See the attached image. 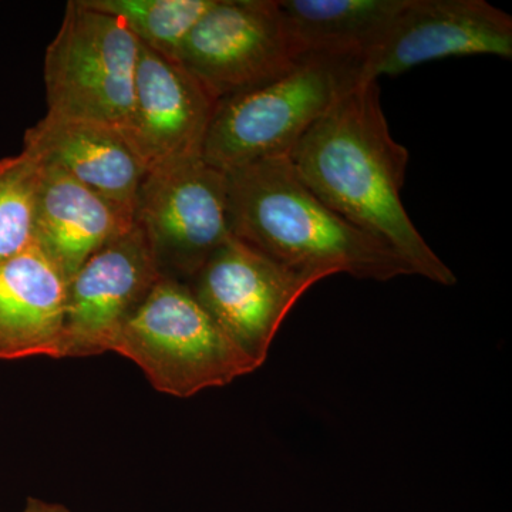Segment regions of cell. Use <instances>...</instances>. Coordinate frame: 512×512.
I'll return each mask as SVG.
<instances>
[{"mask_svg": "<svg viewBox=\"0 0 512 512\" xmlns=\"http://www.w3.org/2000/svg\"><path fill=\"white\" fill-rule=\"evenodd\" d=\"M67 278L37 245L0 262V360L56 359Z\"/></svg>", "mask_w": 512, "mask_h": 512, "instance_id": "4fadbf2b", "label": "cell"}, {"mask_svg": "<svg viewBox=\"0 0 512 512\" xmlns=\"http://www.w3.org/2000/svg\"><path fill=\"white\" fill-rule=\"evenodd\" d=\"M23 151L53 165L134 218L146 165L113 124L47 113L25 133Z\"/></svg>", "mask_w": 512, "mask_h": 512, "instance_id": "7c38bea8", "label": "cell"}, {"mask_svg": "<svg viewBox=\"0 0 512 512\" xmlns=\"http://www.w3.org/2000/svg\"><path fill=\"white\" fill-rule=\"evenodd\" d=\"M138 59L140 42L123 20L72 0L47 47V113L123 126Z\"/></svg>", "mask_w": 512, "mask_h": 512, "instance_id": "5b68a950", "label": "cell"}, {"mask_svg": "<svg viewBox=\"0 0 512 512\" xmlns=\"http://www.w3.org/2000/svg\"><path fill=\"white\" fill-rule=\"evenodd\" d=\"M40 164L26 151L0 160V262L35 245Z\"/></svg>", "mask_w": 512, "mask_h": 512, "instance_id": "e0dca14e", "label": "cell"}, {"mask_svg": "<svg viewBox=\"0 0 512 512\" xmlns=\"http://www.w3.org/2000/svg\"><path fill=\"white\" fill-rule=\"evenodd\" d=\"M363 60L303 56L284 76L218 101L202 158L222 173L291 156L336 101L363 79Z\"/></svg>", "mask_w": 512, "mask_h": 512, "instance_id": "3957f363", "label": "cell"}, {"mask_svg": "<svg viewBox=\"0 0 512 512\" xmlns=\"http://www.w3.org/2000/svg\"><path fill=\"white\" fill-rule=\"evenodd\" d=\"M512 59V18L485 0H410L393 28L363 64L379 82L420 64L454 56Z\"/></svg>", "mask_w": 512, "mask_h": 512, "instance_id": "30bf717a", "label": "cell"}, {"mask_svg": "<svg viewBox=\"0 0 512 512\" xmlns=\"http://www.w3.org/2000/svg\"><path fill=\"white\" fill-rule=\"evenodd\" d=\"M301 59L278 0H214L177 56L217 103L284 76Z\"/></svg>", "mask_w": 512, "mask_h": 512, "instance_id": "ba28073f", "label": "cell"}, {"mask_svg": "<svg viewBox=\"0 0 512 512\" xmlns=\"http://www.w3.org/2000/svg\"><path fill=\"white\" fill-rule=\"evenodd\" d=\"M299 178L340 217L372 235L436 284L457 278L421 237L402 201L409 150L394 140L379 82L363 77L288 157Z\"/></svg>", "mask_w": 512, "mask_h": 512, "instance_id": "6da1fadb", "label": "cell"}, {"mask_svg": "<svg viewBox=\"0 0 512 512\" xmlns=\"http://www.w3.org/2000/svg\"><path fill=\"white\" fill-rule=\"evenodd\" d=\"M39 164L35 244L69 281L94 252L133 227L134 218L60 168Z\"/></svg>", "mask_w": 512, "mask_h": 512, "instance_id": "5bb4252c", "label": "cell"}, {"mask_svg": "<svg viewBox=\"0 0 512 512\" xmlns=\"http://www.w3.org/2000/svg\"><path fill=\"white\" fill-rule=\"evenodd\" d=\"M320 276L279 264L231 235L190 288L222 332L259 369L296 302Z\"/></svg>", "mask_w": 512, "mask_h": 512, "instance_id": "52a82bcc", "label": "cell"}, {"mask_svg": "<svg viewBox=\"0 0 512 512\" xmlns=\"http://www.w3.org/2000/svg\"><path fill=\"white\" fill-rule=\"evenodd\" d=\"M225 174L231 234L279 264L322 279L348 274L386 282L414 275L392 248L320 200L288 157L258 161Z\"/></svg>", "mask_w": 512, "mask_h": 512, "instance_id": "7a4b0ae2", "label": "cell"}, {"mask_svg": "<svg viewBox=\"0 0 512 512\" xmlns=\"http://www.w3.org/2000/svg\"><path fill=\"white\" fill-rule=\"evenodd\" d=\"M134 222L161 275L190 284L232 235L227 174L202 157L151 168L138 188Z\"/></svg>", "mask_w": 512, "mask_h": 512, "instance_id": "8992f818", "label": "cell"}, {"mask_svg": "<svg viewBox=\"0 0 512 512\" xmlns=\"http://www.w3.org/2000/svg\"><path fill=\"white\" fill-rule=\"evenodd\" d=\"M163 278L144 232L133 227L107 242L67 281L56 359L109 352L121 326Z\"/></svg>", "mask_w": 512, "mask_h": 512, "instance_id": "9c48e42d", "label": "cell"}, {"mask_svg": "<svg viewBox=\"0 0 512 512\" xmlns=\"http://www.w3.org/2000/svg\"><path fill=\"white\" fill-rule=\"evenodd\" d=\"M90 8L117 16L138 42L177 62L194 26L214 0H83Z\"/></svg>", "mask_w": 512, "mask_h": 512, "instance_id": "2e32d148", "label": "cell"}, {"mask_svg": "<svg viewBox=\"0 0 512 512\" xmlns=\"http://www.w3.org/2000/svg\"><path fill=\"white\" fill-rule=\"evenodd\" d=\"M109 352L136 363L157 392L181 399L258 370L205 311L190 285L167 276L121 326Z\"/></svg>", "mask_w": 512, "mask_h": 512, "instance_id": "277c9868", "label": "cell"}, {"mask_svg": "<svg viewBox=\"0 0 512 512\" xmlns=\"http://www.w3.org/2000/svg\"><path fill=\"white\" fill-rule=\"evenodd\" d=\"M217 104L180 63L140 42L133 106L119 128L148 171L202 157Z\"/></svg>", "mask_w": 512, "mask_h": 512, "instance_id": "8fae6325", "label": "cell"}, {"mask_svg": "<svg viewBox=\"0 0 512 512\" xmlns=\"http://www.w3.org/2000/svg\"><path fill=\"white\" fill-rule=\"evenodd\" d=\"M2 512V511H0ZM19 512H74L69 507L60 503L42 500V498L29 497L25 507Z\"/></svg>", "mask_w": 512, "mask_h": 512, "instance_id": "ac0fdd59", "label": "cell"}, {"mask_svg": "<svg viewBox=\"0 0 512 512\" xmlns=\"http://www.w3.org/2000/svg\"><path fill=\"white\" fill-rule=\"evenodd\" d=\"M410 0H278L299 56L355 57L365 62L382 45Z\"/></svg>", "mask_w": 512, "mask_h": 512, "instance_id": "9a60e30c", "label": "cell"}]
</instances>
